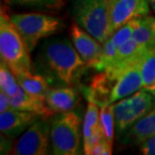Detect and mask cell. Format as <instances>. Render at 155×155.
I'll return each instance as SVG.
<instances>
[{
	"instance_id": "ba28073f",
	"label": "cell",
	"mask_w": 155,
	"mask_h": 155,
	"mask_svg": "<svg viewBox=\"0 0 155 155\" xmlns=\"http://www.w3.org/2000/svg\"><path fill=\"white\" fill-rule=\"evenodd\" d=\"M151 7L148 0H113L109 1L111 35L135 18L146 16Z\"/></svg>"
},
{
	"instance_id": "ac0fdd59",
	"label": "cell",
	"mask_w": 155,
	"mask_h": 155,
	"mask_svg": "<svg viewBox=\"0 0 155 155\" xmlns=\"http://www.w3.org/2000/svg\"><path fill=\"white\" fill-rule=\"evenodd\" d=\"M99 125H100L105 138L110 142L114 143V135H115V118L113 112V104L106 105L100 107V118H99Z\"/></svg>"
},
{
	"instance_id": "7c38bea8",
	"label": "cell",
	"mask_w": 155,
	"mask_h": 155,
	"mask_svg": "<svg viewBox=\"0 0 155 155\" xmlns=\"http://www.w3.org/2000/svg\"><path fill=\"white\" fill-rule=\"evenodd\" d=\"M81 102V94L75 87H52L48 90L45 103L52 113L74 111Z\"/></svg>"
},
{
	"instance_id": "cb8c5ba5",
	"label": "cell",
	"mask_w": 155,
	"mask_h": 155,
	"mask_svg": "<svg viewBox=\"0 0 155 155\" xmlns=\"http://www.w3.org/2000/svg\"><path fill=\"white\" fill-rule=\"evenodd\" d=\"M104 136L103 131H102L100 125L96 128L95 132L93 133L92 136L90 138H88L87 140L83 141L84 142V153L87 155H91L92 150L96 147V145L99 143V141L101 140L102 137Z\"/></svg>"
},
{
	"instance_id": "9c48e42d",
	"label": "cell",
	"mask_w": 155,
	"mask_h": 155,
	"mask_svg": "<svg viewBox=\"0 0 155 155\" xmlns=\"http://www.w3.org/2000/svg\"><path fill=\"white\" fill-rule=\"evenodd\" d=\"M141 63L142 61H136L131 66L125 68L115 77H112L115 79V84L111 93V104H114L121 99L131 96L139 90L143 89Z\"/></svg>"
},
{
	"instance_id": "7a4b0ae2",
	"label": "cell",
	"mask_w": 155,
	"mask_h": 155,
	"mask_svg": "<svg viewBox=\"0 0 155 155\" xmlns=\"http://www.w3.org/2000/svg\"><path fill=\"white\" fill-rule=\"evenodd\" d=\"M30 51L16 27L1 8L0 13V57L15 75L33 71Z\"/></svg>"
},
{
	"instance_id": "30bf717a",
	"label": "cell",
	"mask_w": 155,
	"mask_h": 155,
	"mask_svg": "<svg viewBox=\"0 0 155 155\" xmlns=\"http://www.w3.org/2000/svg\"><path fill=\"white\" fill-rule=\"evenodd\" d=\"M70 38L77 51L88 64V67L94 68L100 58L103 43L96 39L76 22L71 25Z\"/></svg>"
},
{
	"instance_id": "3957f363",
	"label": "cell",
	"mask_w": 155,
	"mask_h": 155,
	"mask_svg": "<svg viewBox=\"0 0 155 155\" xmlns=\"http://www.w3.org/2000/svg\"><path fill=\"white\" fill-rule=\"evenodd\" d=\"M72 16L101 43L111 36L109 0H74Z\"/></svg>"
},
{
	"instance_id": "4316f807",
	"label": "cell",
	"mask_w": 155,
	"mask_h": 155,
	"mask_svg": "<svg viewBox=\"0 0 155 155\" xmlns=\"http://www.w3.org/2000/svg\"><path fill=\"white\" fill-rule=\"evenodd\" d=\"M10 109H12L10 96H8L5 92H3L1 90L0 91V113L5 112V111Z\"/></svg>"
},
{
	"instance_id": "f1b7e54d",
	"label": "cell",
	"mask_w": 155,
	"mask_h": 155,
	"mask_svg": "<svg viewBox=\"0 0 155 155\" xmlns=\"http://www.w3.org/2000/svg\"><path fill=\"white\" fill-rule=\"evenodd\" d=\"M148 1H149V4H150L151 9H152L153 12L155 13V0H148Z\"/></svg>"
},
{
	"instance_id": "83f0119b",
	"label": "cell",
	"mask_w": 155,
	"mask_h": 155,
	"mask_svg": "<svg viewBox=\"0 0 155 155\" xmlns=\"http://www.w3.org/2000/svg\"><path fill=\"white\" fill-rule=\"evenodd\" d=\"M147 91H149L151 94L153 95V97L155 98V83H154V85L152 86V87H150V88H148V89H146Z\"/></svg>"
},
{
	"instance_id": "5b68a950",
	"label": "cell",
	"mask_w": 155,
	"mask_h": 155,
	"mask_svg": "<svg viewBox=\"0 0 155 155\" xmlns=\"http://www.w3.org/2000/svg\"><path fill=\"white\" fill-rule=\"evenodd\" d=\"M10 19L30 52L35 51L40 39L57 35L64 26L58 17L38 12L16 13L10 15Z\"/></svg>"
},
{
	"instance_id": "7402d4cb",
	"label": "cell",
	"mask_w": 155,
	"mask_h": 155,
	"mask_svg": "<svg viewBox=\"0 0 155 155\" xmlns=\"http://www.w3.org/2000/svg\"><path fill=\"white\" fill-rule=\"evenodd\" d=\"M117 49L118 48L114 45L111 38H108L105 42H103L102 54L100 55L99 61H97V64H95L94 69L96 71H98V72H104V71H106L110 67V64H112L113 60L115 58Z\"/></svg>"
},
{
	"instance_id": "5bb4252c",
	"label": "cell",
	"mask_w": 155,
	"mask_h": 155,
	"mask_svg": "<svg viewBox=\"0 0 155 155\" xmlns=\"http://www.w3.org/2000/svg\"><path fill=\"white\" fill-rule=\"evenodd\" d=\"M10 102L13 109L38 114L40 117L46 118V119L48 117L54 116V113L48 107L43 99L29 94L24 91L21 87L16 94L10 97Z\"/></svg>"
},
{
	"instance_id": "4dcf8cb0",
	"label": "cell",
	"mask_w": 155,
	"mask_h": 155,
	"mask_svg": "<svg viewBox=\"0 0 155 155\" xmlns=\"http://www.w3.org/2000/svg\"><path fill=\"white\" fill-rule=\"evenodd\" d=\"M109 1H113V0H109Z\"/></svg>"
},
{
	"instance_id": "8fae6325",
	"label": "cell",
	"mask_w": 155,
	"mask_h": 155,
	"mask_svg": "<svg viewBox=\"0 0 155 155\" xmlns=\"http://www.w3.org/2000/svg\"><path fill=\"white\" fill-rule=\"evenodd\" d=\"M40 117L38 114L10 109L0 113V131L9 138H16Z\"/></svg>"
},
{
	"instance_id": "4fadbf2b",
	"label": "cell",
	"mask_w": 155,
	"mask_h": 155,
	"mask_svg": "<svg viewBox=\"0 0 155 155\" xmlns=\"http://www.w3.org/2000/svg\"><path fill=\"white\" fill-rule=\"evenodd\" d=\"M155 134V106L119 136L120 143L126 146L141 145Z\"/></svg>"
},
{
	"instance_id": "ffe728a7",
	"label": "cell",
	"mask_w": 155,
	"mask_h": 155,
	"mask_svg": "<svg viewBox=\"0 0 155 155\" xmlns=\"http://www.w3.org/2000/svg\"><path fill=\"white\" fill-rule=\"evenodd\" d=\"M9 5L57 11L64 6V0H5Z\"/></svg>"
},
{
	"instance_id": "9a60e30c",
	"label": "cell",
	"mask_w": 155,
	"mask_h": 155,
	"mask_svg": "<svg viewBox=\"0 0 155 155\" xmlns=\"http://www.w3.org/2000/svg\"><path fill=\"white\" fill-rule=\"evenodd\" d=\"M15 76L17 78L20 87L24 91L45 101L46 94L51 87L41 75H39L35 71H29V72L17 74Z\"/></svg>"
},
{
	"instance_id": "277c9868",
	"label": "cell",
	"mask_w": 155,
	"mask_h": 155,
	"mask_svg": "<svg viewBox=\"0 0 155 155\" xmlns=\"http://www.w3.org/2000/svg\"><path fill=\"white\" fill-rule=\"evenodd\" d=\"M82 119L77 112L57 113L51 121V145L54 155L79 154Z\"/></svg>"
},
{
	"instance_id": "44dd1931",
	"label": "cell",
	"mask_w": 155,
	"mask_h": 155,
	"mask_svg": "<svg viewBox=\"0 0 155 155\" xmlns=\"http://www.w3.org/2000/svg\"><path fill=\"white\" fill-rule=\"evenodd\" d=\"M141 74L143 88L148 89L155 83V48L146 54L141 63Z\"/></svg>"
},
{
	"instance_id": "d6986e66",
	"label": "cell",
	"mask_w": 155,
	"mask_h": 155,
	"mask_svg": "<svg viewBox=\"0 0 155 155\" xmlns=\"http://www.w3.org/2000/svg\"><path fill=\"white\" fill-rule=\"evenodd\" d=\"M19 88L20 85L15 74L4 61H1V64H0V89L11 97L16 94Z\"/></svg>"
},
{
	"instance_id": "6da1fadb",
	"label": "cell",
	"mask_w": 155,
	"mask_h": 155,
	"mask_svg": "<svg viewBox=\"0 0 155 155\" xmlns=\"http://www.w3.org/2000/svg\"><path fill=\"white\" fill-rule=\"evenodd\" d=\"M88 68L72 40L66 38L45 40L33 63V71L45 78L51 88L78 86Z\"/></svg>"
},
{
	"instance_id": "484cf974",
	"label": "cell",
	"mask_w": 155,
	"mask_h": 155,
	"mask_svg": "<svg viewBox=\"0 0 155 155\" xmlns=\"http://www.w3.org/2000/svg\"><path fill=\"white\" fill-rule=\"evenodd\" d=\"M140 152L143 155H155V134L140 145Z\"/></svg>"
},
{
	"instance_id": "603a6c76",
	"label": "cell",
	"mask_w": 155,
	"mask_h": 155,
	"mask_svg": "<svg viewBox=\"0 0 155 155\" xmlns=\"http://www.w3.org/2000/svg\"><path fill=\"white\" fill-rule=\"evenodd\" d=\"M138 18H135V19H133L132 21H130V22L126 23L125 25L121 26L119 29H117L116 31H114L112 35H111L110 38L117 48H119L121 45H123L124 42H126L127 40H129L132 38L134 29L136 25H137Z\"/></svg>"
},
{
	"instance_id": "2e32d148",
	"label": "cell",
	"mask_w": 155,
	"mask_h": 155,
	"mask_svg": "<svg viewBox=\"0 0 155 155\" xmlns=\"http://www.w3.org/2000/svg\"><path fill=\"white\" fill-rule=\"evenodd\" d=\"M155 16L139 17L132 38L137 41L139 45L146 48L147 49L155 48V30L153 27V21Z\"/></svg>"
},
{
	"instance_id": "e0dca14e",
	"label": "cell",
	"mask_w": 155,
	"mask_h": 155,
	"mask_svg": "<svg viewBox=\"0 0 155 155\" xmlns=\"http://www.w3.org/2000/svg\"><path fill=\"white\" fill-rule=\"evenodd\" d=\"M99 118H100V107L93 102H88L82 127L83 141L90 138L95 132L96 128L99 126Z\"/></svg>"
},
{
	"instance_id": "d4e9b609",
	"label": "cell",
	"mask_w": 155,
	"mask_h": 155,
	"mask_svg": "<svg viewBox=\"0 0 155 155\" xmlns=\"http://www.w3.org/2000/svg\"><path fill=\"white\" fill-rule=\"evenodd\" d=\"M113 151V144H111L109 141L105 138V136L99 141V143L96 145V147L92 150L91 155H111Z\"/></svg>"
},
{
	"instance_id": "f546056e",
	"label": "cell",
	"mask_w": 155,
	"mask_h": 155,
	"mask_svg": "<svg viewBox=\"0 0 155 155\" xmlns=\"http://www.w3.org/2000/svg\"><path fill=\"white\" fill-rule=\"evenodd\" d=\"M153 27H154V30H155V17H154V21H153Z\"/></svg>"
},
{
	"instance_id": "8992f818",
	"label": "cell",
	"mask_w": 155,
	"mask_h": 155,
	"mask_svg": "<svg viewBox=\"0 0 155 155\" xmlns=\"http://www.w3.org/2000/svg\"><path fill=\"white\" fill-rule=\"evenodd\" d=\"M155 106V98L146 89H141L131 96L113 104L115 129L118 135L127 131L136 121Z\"/></svg>"
},
{
	"instance_id": "52a82bcc",
	"label": "cell",
	"mask_w": 155,
	"mask_h": 155,
	"mask_svg": "<svg viewBox=\"0 0 155 155\" xmlns=\"http://www.w3.org/2000/svg\"><path fill=\"white\" fill-rule=\"evenodd\" d=\"M46 118H39L24 131L12 149L16 155H45L48 152L51 125Z\"/></svg>"
}]
</instances>
